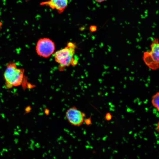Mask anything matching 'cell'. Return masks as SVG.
<instances>
[{
  "label": "cell",
  "mask_w": 159,
  "mask_h": 159,
  "mask_svg": "<svg viewBox=\"0 0 159 159\" xmlns=\"http://www.w3.org/2000/svg\"><path fill=\"white\" fill-rule=\"evenodd\" d=\"M2 26V23L0 20V31L1 29Z\"/></svg>",
  "instance_id": "obj_13"
},
{
  "label": "cell",
  "mask_w": 159,
  "mask_h": 159,
  "mask_svg": "<svg viewBox=\"0 0 159 159\" xmlns=\"http://www.w3.org/2000/svg\"><path fill=\"white\" fill-rule=\"evenodd\" d=\"M146 65L152 70L159 68V42L153 38L150 44V50L144 52L143 57Z\"/></svg>",
  "instance_id": "obj_2"
},
{
  "label": "cell",
  "mask_w": 159,
  "mask_h": 159,
  "mask_svg": "<svg viewBox=\"0 0 159 159\" xmlns=\"http://www.w3.org/2000/svg\"><path fill=\"white\" fill-rule=\"evenodd\" d=\"M76 45L69 43L67 47L57 51L54 54L55 61L62 67L69 66L72 62L75 52Z\"/></svg>",
  "instance_id": "obj_3"
},
{
  "label": "cell",
  "mask_w": 159,
  "mask_h": 159,
  "mask_svg": "<svg viewBox=\"0 0 159 159\" xmlns=\"http://www.w3.org/2000/svg\"><path fill=\"white\" fill-rule=\"evenodd\" d=\"M91 117V116L90 117L84 120V121L87 125H89L92 124Z\"/></svg>",
  "instance_id": "obj_9"
},
{
  "label": "cell",
  "mask_w": 159,
  "mask_h": 159,
  "mask_svg": "<svg viewBox=\"0 0 159 159\" xmlns=\"http://www.w3.org/2000/svg\"><path fill=\"white\" fill-rule=\"evenodd\" d=\"M112 116L110 112L106 113L105 118L107 121L110 120L112 118Z\"/></svg>",
  "instance_id": "obj_8"
},
{
  "label": "cell",
  "mask_w": 159,
  "mask_h": 159,
  "mask_svg": "<svg viewBox=\"0 0 159 159\" xmlns=\"http://www.w3.org/2000/svg\"><path fill=\"white\" fill-rule=\"evenodd\" d=\"M55 49L54 42L50 39L46 38L39 39L36 47L38 55L44 58L50 56L54 53Z\"/></svg>",
  "instance_id": "obj_4"
},
{
  "label": "cell",
  "mask_w": 159,
  "mask_h": 159,
  "mask_svg": "<svg viewBox=\"0 0 159 159\" xmlns=\"http://www.w3.org/2000/svg\"><path fill=\"white\" fill-rule=\"evenodd\" d=\"M151 102L153 107L159 112V92H156L152 97Z\"/></svg>",
  "instance_id": "obj_7"
},
{
  "label": "cell",
  "mask_w": 159,
  "mask_h": 159,
  "mask_svg": "<svg viewBox=\"0 0 159 159\" xmlns=\"http://www.w3.org/2000/svg\"><path fill=\"white\" fill-rule=\"evenodd\" d=\"M24 70L19 68L14 62L8 63L4 73V78L7 88H11L24 84Z\"/></svg>",
  "instance_id": "obj_1"
},
{
  "label": "cell",
  "mask_w": 159,
  "mask_h": 159,
  "mask_svg": "<svg viewBox=\"0 0 159 159\" xmlns=\"http://www.w3.org/2000/svg\"><path fill=\"white\" fill-rule=\"evenodd\" d=\"M68 0H50L43 2V5H47L52 9H56L59 13H62L67 6Z\"/></svg>",
  "instance_id": "obj_6"
},
{
  "label": "cell",
  "mask_w": 159,
  "mask_h": 159,
  "mask_svg": "<svg viewBox=\"0 0 159 159\" xmlns=\"http://www.w3.org/2000/svg\"><path fill=\"white\" fill-rule=\"evenodd\" d=\"M156 131L159 133V121L158 122L157 125L156 126Z\"/></svg>",
  "instance_id": "obj_11"
},
{
  "label": "cell",
  "mask_w": 159,
  "mask_h": 159,
  "mask_svg": "<svg viewBox=\"0 0 159 159\" xmlns=\"http://www.w3.org/2000/svg\"><path fill=\"white\" fill-rule=\"evenodd\" d=\"M90 29L92 32H95L97 30V26L95 25H91L90 26Z\"/></svg>",
  "instance_id": "obj_10"
},
{
  "label": "cell",
  "mask_w": 159,
  "mask_h": 159,
  "mask_svg": "<svg viewBox=\"0 0 159 159\" xmlns=\"http://www.w3.org/2000/svg\"><path fill=\"white\" fill-rule=\"evenodd\" d=\"M98 3H101L107 0H95Z\"/></svg>",
  "instance_id": "obj_12"
},
{
  "label": "cell",
  "mask_w": 159,
  "mask_h": 159,
  "mask_svg": "<svg viewBox=\"0 0 159 159\" xmlns=\"http://www.w3.org/2000/svg\"><path fill=\"white\" fill-rule=\"evenodd\" d=\"M66 118L71 125L79 126L82 125L86 115L85 113L73 106L68 109L65 113Z\"/></svg>",
  "instance_id": "obj_5"
}]
</instances>
